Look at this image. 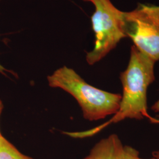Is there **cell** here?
<instances>
[{
    "label": "cell",
    "mask_w": 159,
    "mask_h": 159,
    "mask_svg": "<svg viewBox=\"0 0 159 159\" xmlns=\"http://www.w3.org/2000/svg\"><path fill=\"white\" fill-rule=\"evenodd\" d=\"M155 63L136 46H131L127 67L120 75L123 94L119 109L107 123L96 128L97 132L109 124L123 120H140L148 117L147 93L148 87L155 81Z\"/></svg>",
    "instance_id": "cell-1"
},
{
    "label": "cell",
    "mask_w": 159,
    "mask_h": 159,
    "mask_svg": "<svg viewBox=\"0 0 159 159\" xmlns=\"http://www.w3.org/2000/svg\"><path fill=\"white\" fill-rule=\"evenodd\" d=\"M50 87L58 88L74 97L81 108L83 117L89 121L103 119L117 113L120 94L104 91L89 84L72 68L67 66L56 70L47 77Z\"/></svg>",
    "instance_id": "cell-2"
},
{
    "label": "cell",
    "mask_w": 159,
    "mask_h": 159,
    "mask_svg": "<svg viewBox=\"0 0 159 159\" xmlns=\"http://www.w3.org/2000/svg\"><path fill=\"white\" fill-rule=\"evenodd\" d=\"M92 3L95 11L91 17L94 34V47L86 54V61L94 65L114 50L126 38L124 31V11L117 8L110 0H83Z\"/></svg>",
    "instance_id": "cell-3"
},
{
    "label": "cell",
    "mask_w": 159,
    "mask_h": 159,
    "mask_svg": "<svg viewBox=\"0 0 159 159\" xmlns=\"http://www.w3.org/2000/svg\"><path fill=\"white\" fill-rule=\"evenodd\" d=\"M124 31L134 46L155 62L159 60V6L138 4L124 12Z\"/></svg>",
    "instance_id": "cell-4"
},
{
    "label": "cell",
    "mask_w": 159,
    "mask_h": 159,
    "mask_svg": "<svg viewBox=\"0 0 159 159\" xmlns=\"http://www.w3.org/2000/svg\"><path fill=\"white\" fill-rule=\"evenodd\" d=\"M83 159H125V146L113 134L97 143Z\"/></svg>",
    "instance_id": "cell-5"
},
{
    "label": "cell",
    "mask_w": 159,
    "mask_h": 159,
    "mask_svg": "<svg viewBox=\"0 0 159 159\" xmlns=\"http://www.w3.org/2000/svg\"><path fill=\"white\" fill-rule=\"evenodd\" d=\"M0 159H35L21 153L4 136L0 138Z\"/></svg>",
    "instance_id": "cell-6"
},
{
    "label": "cell",
    "mask_w": 159,
    "mask_h": 159,
    "mask_svg": "<svg viewBox=\"0 0 159 159\" xmlns=\"http://www.w3.org/2000/svg\"><path fill=\"white\" fill-rule=\"evenodd\" d=\"M125 159H143L140 157V153L136 148L129 146H125ZM156 159L153 157L151 159Z\"/></svg>",
    "instance_id": "cell-7"
},
{
    "label": "cell",
    "mask_w": 159,
    "mask_h": 159,
    "mask_svg": "<svg viewBox=\"0 0 159 159\" xmlns=\"http://www.w3.org/2000/svg\"><path fill=\"white\" fill-rule=\"evenodd\" d=\"M151 108L154 112L159 113V99L154 103Z\"/></svg>",
    "instance_id": "cell-8"
},
{
    "label": "cell",
    "mask_w": 159,
    "mask_h": 159,
    "mask_svg": "<svg viewBox=\"0 0 159 159\" xmlns=\"http://www.w3.org/2000/svg\"><path fill=\"white\" fill-rule=\"evenodd\" d=\"M3 109H4V104H3L2 101L0 99V117H1V115L2 112L3 111ZM2 136H3L1 134V130H0V138Z\"/></svg>",
    "instance_id": "cell-9"
},
{
    "label": "cell",
    "mask_w": 159,
    "mask_h": 159,
    "mask_svg": "<svg viewBox=\"0 0 159 159\" xmlns=\"http://www.w3.org/2000/svg\"><path fill=\"white\" fill-rule=\"evenodd\" d=\"M6 72H8V70L3 66H2L0 64V73L1 74H6Z\"/></svg>",
    "instance_id": "cell-10"
},
{
    "label": "cell",
    "mask_w": 159,
    "mask_h": 159,
    "mask_svg": "<svg viewBox=\"0 0 159 159\" xmlns=\"http://www.w3.org/2000/svg\"><path fill=\"white\" fill-rule=\"evenodd\" d=\"M153 157L156 159H159V149L158 150L154 151L152 153Z\"/></svg>",
    "instance_id": "cell-11"
}]
</instances>
